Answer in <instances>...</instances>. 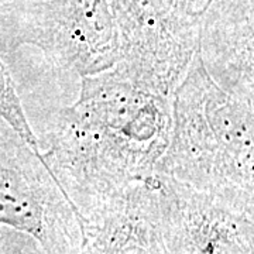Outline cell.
I'll return each mask as SVG.
<instances>
[{
	"instance_id": "6da1fadb",
	"label": "cell",
	"mask_w": 254,
	"mask_h": 254,
	"mask_svg": "<svg viewBox=\"0 0 254 254\" xmlns=\"http://www.w3.org/2000/svg\"><path fill=\"white\" fill-rule=\"evenodd\" d=\"M173 130V96L120 65L83 76L71 105L46 116L40 153L78 216L157 173ZM81 220V219H79Z\"/></svg>"
},
{
	"instance_id": "7a4b0ae2",
	"label": "cell",
	"mask_w": 254,
	"mask_h": 254,
	"mask_svg": "<svg viewBox=\"0 0 254 254\" xmlns=\"http://www.w3.org/2000/svg\"><path fill=\"white\" fill-rule=\"evenodd\" d=\"M157 173L254 218V108L193 58L173 95V130Z\"/></svg>"
},
{
	"instance_id": "3957f363",
	"label": "cell",
	"mask_w": 254,
	"mask_h": 254,
	"mask_svg": "<svg viewBox=\"0 0 254 254\" xmlns=\"http://www.w3.org/2000/svg\"><path fill=\"white\" fill-rule=\"evenodd\" d=\"M16 14L11 46L37 48L63 86L119 63L110 0H18Z\"/></svg>"
},
{
	"instance_id": "277c9868",
	"label": "cell",
	"mask_w": 254,
	"mask_h": 254,
	"mask_svg": "<svg viewBox=\"0 0 254 254\" xmlns=\"http://www.w3.org/2000/svg\"><path fill=\"white\" fill-rule=\"evenodd\" d=\"M119 41V63L127 73L165 95H174L198 54V21L180 0H110Z\"/></svg>"
},
{
	"instance_id": "5b68a950",
	"label": "cell",
	"mask_w": 254,
	"mask_h": 254,
	"mask_svg": "<svg viewBox=\"0 0 254 254\" xmlns=\"http://www.w3.org/2000/svg\"><path fill=\"white\" fill-rule=\"evenodd\" d=\"M0 227L33 237L46 254H78L83 242L76 209L20 137L0 153Z\"/></svg>"
},
{
	"instance_id": "8992f818",
	"label": "cell",
	"mask_w": 254,
	"mask_h": 254,
	"mask_svg": "<svg viewBox=\"0 0 254 254\" xmlns=\"http://www.w3.org/2000/svg\"><path fill=\"white\" fill-rule=\"evenodd\" d=\"M173 254H254V218L155 174Z\"/></svg>"
},
{
	"instance_id": "52a82bcc",
	"label": "cell",
	"mask_w": 254,
	"mask_h": 254,
	"mask_svg": "<svg viewBox=\"0 0 254 254\" xmlns=\"http://www.w3.org/2000/svg\"><path fill=\"white\" fill-rule=\"evenodd\" d=\"M154 177L82 213L78 254H173Z\"/></svg>"
},
{
	"instance_id": "ba28073f",
	"label": "cell",
	"mask_w": 254,
	"mask_h": 254,
	"mask_svg": "<svg viewBox=\"0 0 254 254\" xmlns=\"http://www.w3.org/2000/svg\"><path fill=\"white\" fill-rule=\"evenodd\" d=\"M198 55L220 88L254 108V0H210L198 21Z\"/></svg>"
},
{
	"instance_id": "9c48e42d",
	"label": "cell",
	"mask_w": 254,
	"mask_h": 254,
	"mask_svg": "<svg viewBox=\"0 0 254 254\" xmlns=\"http://www.w3.org/2000/svg\"><path fill=\"white\" fill-rule=\"evenodd\" d=\"M0 119L43 160L37 134L33 130V125L30 123L27 113L23 108V102L16 89L14 79L1 58H0Z\"/></svg>"
},
{
	"instance_id": "30bf717a",
	"label": "cell",
	"mask_w": 254,
	"mask_h": 254,
	"mask_svg": "<svg viewBox=\"0 0 254 254\" xmlns=\"http://www.w3.org/2000/svg\"><path fill=\"white\" fill-rule=\"evenodd\" d=\"M0 254L46 253L33 237L7 227H0Z\"/></svg>"
},
{
	"instance_id": "8fae6325",
	"label": "cell",
	"mask_w": 254,
	"mask_h": 254,
	"mask_svg": "<svg viewBox=\"0 0 254 254\" xmlns=\"http://www.w3.org/2000/svg\"><path fill=\"white\" fill-rule=\"evenodd\" d=\"M210 0H180V6L182 11L193 18H199L202 11L208 6Z\"/></svg>"
}]
</instances>
